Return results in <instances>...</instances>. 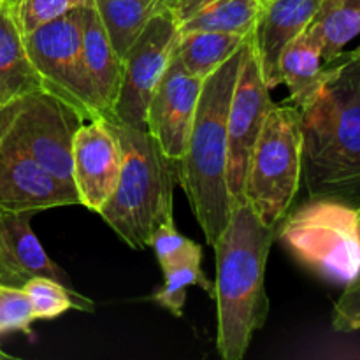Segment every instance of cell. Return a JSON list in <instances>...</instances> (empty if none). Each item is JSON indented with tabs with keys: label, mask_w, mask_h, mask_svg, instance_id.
I'll return each instance as SVG.
<instances>
[{
	"label": "cell",
	"mask_w": 360,
	"mask_h": 360,
	"mask_svg": "<svg viewBox=\"0 0 360 360\" xmlns=\"http://www.w3.org/2000/svg\"><path fill=\"white\" fill-rule=\"evenodd\" d=\"M94 4L122 60L150 18L160 9V0H94Z\"/></svg>",
	"instance_id": "cell-22"
},
{
	"label": "cell",
	"mask_w": 360,
	"mask_h": 360,
	"mask_svg": "<svg viewBox=\"0 0 360 360\" xmlns=\"http://www.w3.org/2000/svg\"><path fill=\"white\" fill-rule=\"evenodd\" d=\"M109 123L122 148V172L98 214L130 248L144 250L155 227L172 213L178 164L165 157L148 130Z\"/></svg>",
	"instance_id": "cell-4"
},
{
	"label": "cell",
	"mask_w": 360,
	"mask_h": 360,
	"mask_svg": "<svg viewBox=\"0 0 360 360\" xmlns=\"http://www.w3.org/2000/svg\"><path fill=\"white\" fill-rule=\"evenodd\" d=\"M122 172V148L105 118L81 123L72 141V179L79 206L98 213Z\"/></svg>",
	"instance_id": "cell-12"
},
{
	"label": "cell",
	"mask_w": 360,
	"mask_h": 360,
	"mask_svg": "<svg viewBox=\"0 0 360 360\" xmlns=\"http://www.w3.org/2000/svg\"><path fill=\"white\" fill-rule=\"evenodd\" d=\"M179 37V28L165 7H160L127 55L118 97L112 108V122L146 130V109L155 86L167 69Z\"/></svg>",
	"instance_id": "cell-9"
},
{
	"label": "cell",
	"mask_w": 360,
	"mask_h": 360,
	"mask_svg": "<svg viewBox=\"0 0 360 360\" xmlns=\"http://www.w3.org/2000/svg\"><path fill=\"white\" fill-rule=\"evenodd\" d=\"M39 90L41 77L28 58L23 34L7 0L0 7V105Z\"/></svg>",
	"instance_id": "cell-18"
},
{
	"label": "cell",
	"mask_w": 360,
	"mask_h": 360,
	"mask_svg": "<svg viewBox=\"0 0 360 360\" xmlns=\"http://www.w3.org/2000/svg\"><path fill=\"white\" fill-rule=\"evenodd\" d=\"M23 42L42 90L65 102L84 122L105 118L84 65L81 6L25 34Z\"/></svg>",
	"instance_id": "cell-7"
},
{
	"label": "cell",
	"mask_w": 360,
	"mask_h": 360,
	"mask_svg": "<svg viewBox=\"0 0 360 360\" xmlns=\"http://www.w3.org/2000/svg\"><path fill=\"white\" fill-rule=\"evenodd\" d=\"M322 0H262L252 30L255 55L267 88L278 81V63L285 48L308 30Z\"/></svg>",
	"instance_id": "cell-15"
},
{
	"label": "cell",
	"mask_w": 360,
	"mask_h": 360,
	"mask_svg": "<svg viewBox=\"0 0 360 360\" xmlns=\"http://www.w3.org/2000/svg\"><path fill=\"white\" fill-rule=\"evenodd\" d=\"M28 299H30L32 311L35 320H53L69 309L77 311H95V302L84 297L74 288L65 287L51 278L35 276L23 285Z\"/></svg>",
	"instance_id": "cell-24"
},
{
	"label": "cell",
	"mask_w": 360,
	"mask_h": 360,
	"mask_svg": "<svg viewBox=\"0 0 360 360\" xmlns=\"http://www.w3.org/2000/svg\"><path fill=\"white\" fill-rule=\"evenodd\" d=\"M333 327L338 333L360 330V271L348 281L333 311Z\"/></svg>",
	"instance_id": "cell-28"
},
{
	"label": "cell",
	"mask_w": 360,
	"mask_h": 360,
	"mask_svg": "<svg viewBox=\"0 0 360 360\" xmlns=\"http://www.w3.org/2000/svg\"><path fill=\"white\" fill-rule=\"evenodd\" d=\"M35 322L30 299L21 287L0 283V334L23 333L30 336Z\"/></svg>",
	"instance_id": "cell-27"
},
{
	"label": "cell",
	"mask_w": 360,
	"mask_h": 360,
	"mask_svg": "<svg viewBox=\"0 0 360 360\" xmlns=\"http://www.w3.org/2000/svg\"><path fill=\"white\" fill-rule=\"evenodd\" d=\"M306 32L322 49L323 63L333 62L360 34V0H322Z\"/></svg>",
	"instance_id": "cell-20"
},
{
	"label": "cell",
	"mask_w": 360,
	"mask_h": 360,
	"mask_svg": "<svg viewBox=\"0 0 360 360\" xmlns=\"http://www.w3.org/2000/svg\"><path fill=\"white\" fill-rule=\"evenodd\" d=\"M246 35L227 32H186L179 34L174 53L190 72L204 79L229 56L234 55Z\"/></svg>",
	"instance_id": "cell-21"
},
{
	"label": "cell",
	"mask_w": 360,
	"mask_h": 360,
	"mask_svg": "<svg viewBox=\"0 0 360 360\" xmlns=\"http://www.w3.org/2000/svg\"><path fill=\"white\" fill-rule=\"evenodd\" d=\"M359 225H360V211H359Z\"/></svg>",
	"instance_id": "cell-31"
},
{
	"label": "cell",
	"mask_w": 360,
	"mask_h": 360,
	"mask_svg": "<svg viewBox=\"0 0 360 360\" xmlns=\"http://www.w3.org/2000/svg\"><path fill=\"white\" fill-rule=\"evenodd\" d=\"M302 178L301 111L294 104H273L250 155L245 204L267 227L288 214Z\"/></svg>",
	"instance_id": "cell-5"
},
{
	"label": "cell",
	"mask_w": 360,
	"mask_h": 360,
	"mask_svg": "<svg viewBox=\"0 0 360 360\" xmlns=\"http://www.w3.org/2000/svg\"><path fill=\"white\" fill-rule=\"evenodd\" d=\"M202 253L192 255L181 262L162 269L164 273V285L153 294V301L160 308L167 309L169 313L181 319L183 308L186 302V290L190 287H200L210 297L214 299V283L207 280L202 267Z\"/></svg>",
	"instance_id": "cell-23"
},
{
	"label": "cell",
	"mask_w": 360,
	"mask_h": 360,
	"mask_svg": "<svg viewBox=\"0 0 360 360\" xmlns=\"http://www.w3.org/2000/svg\"><path fill=\"white\" fill-rule=\"evenodd\" d=\"M250 34L234 55L204 77L185 153L178 162V181L211 248L232 213L227 188V116Z\"/></svg>",
	"instance_id": "cell-3"
},
{
	"label": "cell",
	"mask_w": 360,
	"mask_h": 360,
	"mask_svg": "<svg viewBox=\"0 0 360 360\" xmlns=\"http://www.w3.org/2000/svg\"><path fill=\"white\" fill-rule=\"evenodd\" d=\"M6 2H7V0H0V7H2Z\"/></svg>",
	"instance_id": "cell-30"
},
{
	"label": "cell",
	"mask_w": 360,
	"mask_h": 360,
	"mask_svg": "<svg viewBox=\"0 0 360 360\" xmlns=\"http://www.w3.org/2000/svg\"><path fill=\"white\" fill-rule=\"evenodd\" d=\"M276 229L267 227L248 204L232 207L227 227L213 245L217 257L218 354L224 360H243L253 334L269 313L266 266Z\"/></svg>",
	"instance_id": "cell-2"
},
{
	"label": "cell",
	"mask_w": 360,
	"mask_h": 360,
	"mask_svg": "<svg viewBox=\"0 0 360 360\" xmlns=\"http://www.w3.org/2000/svg\"><path fill=\"white\" fill-rule=\"evenodd\" d=\"M81 39H83L84 65L91 86L104 109L105 118L112 120V108L122 83L123 60L116 53L108 30L102 25L94 0H88L81 6Z\"/></svg>",
	"instance_id": "cell-16"
},
{
	"label": "cell",
	"mask_w": 360,
	"mask_h": 360,
	"mask_svg": "<svg viewBox=\"0 0 360 360\" xmlns=\"http://www.w3.org/2000/svg\"><path fill=\"white\" fill-rule=\"evenodd\" d=\"M202 81L190 72L172 51L167 69L151 94L146 109V130L165 157L178 164L199 102Z\"/></svg>",
	"instance_id": "cell-11"
},
{
	"label": "cell",
	"mask_w": 360,
	"mask_h": 360,
	"mask_svg": "<svg viewBox=\"0 0 360 360\" xmlns=\"http://www.w3.org/2000/svg\"><path fill=\"white\" fill-rule=\"evenodd\" d=\"M262 0H160L174 18L179 34L227 32L250 34L259 18Z\"/></svg>",
	"instance_id": "cell-17"
},
{
	"label": "cell",
	"mask_w": 360,
	"mask_h": 360,
	"mask_svg": "<svg viewBox=\"0 0 360 360\" xmlns=\"http://www.w3.org/2000/svg\"><path fill=\"white\" fill-rule=\"evenodd\" d=\"M326 74L322 49L304 32L285 48L278 63V81L288 88L290 104L302 109L319 90Z\"/></svg>",
	"instance_id": "cell-19"
},
{
	"label": "cell",
	"mask_w": 360,
	"mask_h": 360,
	"mask_svg": "<svg viewBox=\"0 0 360 360\" xmlns=\"http://www.w3.org/2000/svg\"><path fill=\"white\" fill-rule=\"evenodd\" d=\"M32 214L0 207V283L23 287L30 278L44 276L74 288L69 274L49 259L32 231Z\"/></svg>",
	"instance_id": "cell-14"
},
{
	"label": "cell",
	"mask_w": 360,
	"mask_h": 360,
	"mask_svg": "<svg viewBox=\"0 0 360 360\" xmlns=\"http://www.w3.org/2000/svg\"><path fill=\"white\" fill-rule=\"evenodd\" d=\"M62 206H79L76 190L0 136V207L37 213Z\"/></svg>",
	"instance_id": "cell-13"
},
{
	"label": "cell",
	"mask_w": 360,
	"mask_h": 360,
	"mask_svg": "<svg viewBox=\"0 0 360 360\" xmlns=\"http://www.w3.org/2000/svg\"><path fill=\"white\" fill-rule=\"evenodd\" d=\"M21 34H30L41 25L69 13L88 0H9Z\"/></svg>",
	"instance_id": "cell-26"
},
{
	"label": "cell",
	"mask_w": 360,
	"mask_h": 360,
	"mask_svg": "<svg viewBox=\"0 0 360 360\" xmlns=\"http://www.w3.org/2000/svg\"><path fill=\"white\" fill-rule=\"evenodd\" d=\"M83 122L72 108L44 90L0 105V136L74 190L72 141Z\"/></svg>",
	"instance_id": "cell-8"
},
{
	"label": "cell",
	"mask_w": 360,
	"mask_h": 360,
	"mask_svg": "<svg viewBox=\"0 0 360 360\" xmlns=\"http://www.w3.org/2000/svg\"><path fill=\"white\" fill-rule=\"evenodd\" d=\"M13 357H11L9 354H6V352L2 350V348H0V360H11Z\"/></svg>",
	"instance_id": "cell-29"
},
{
	"label": "cell",
	"mask_w": 360,
	"mask_h": 360,
	"mask_svg": "<svg viewBox=\"0 0 360 360\" xmlns=\"http://www.w3.org/2000/svg\"><path fill=\"white\" fill-rule=\"evenodd\" d=\"M301 111L302 178L309 199L360 207V48L326 63Z\"/></svg>",
	"instance_id": "cell-1"
},
{
	"label": "cell",
	"mask_w": 360,
	"mask_h": 360,
	"mask_svg": "<svg viewBox=\"0 0 360 360\" xmlns=\"http://www.w3.org/2000/svg\"><path fill=\"white\" fill-rule=\"evenodd\" d=\"M150 246L155 250V255H157V260L162 269H165L169 266H174V264L181 262V260L188 259L192 255L202 253L200 245H197V243L190 241L188 238L179 234V231L174 225L172 213L167 214L155 227L150 239Z\"/></svg>",
	"instance_id": "cell-25"
},
{
	"label": "cell",
	"mask_w": 360,
	"mask_h": 360,
	"mask_svg": "<svg viewBox=\"0 0 360 360\" xmlns=\"http://www.w3.org/2000/svg\"><path fill=\"white\" fill-rule=\"evenodd\" d=\"M359 211L341 200L309 199L281 220L276 238L299 262L347 285L360 271Z\"/></svg>",
	"instance_id": "cell-6"
},
{
	"label": "cell",
	"mask_w": 360,
	"mask_h": 360,
	"mask_svg": "<svg viewBox=\"0 0 360 360\" xmlns=\"http://www.w3.org/2000/svg\"><path fill=\"white\" fill-rule=\"evenodd\" d=\"M269 91L260 72L255 46L250 34L248 51L239 69L227 116V188L232 207L245 204L243 188L250 155L262 130L267 112L274 104Z\"/></svg>",
	"instance_id": "cell-10"
}]
</instances>
